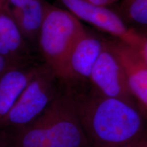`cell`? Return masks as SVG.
<instances>
[{"label":"cell","mask_w":147,"mask_h":147,"mask_svg":"<svg viewBox=\"0 0 147 147\" xmlns=\"http://www.w3.org/2000/svg\"><path fill=\"white\" fill-rule=\"evenodd\" d=\"M76 102L89 147H123L147 133L135 104L100 93Z\"/></svg>","instance_id":"6da1fadb"},{"label":"cell","mask_w":147,"mask_h":147,"mask_svg":"<svg viewBox=\"0 0 147 147\" xmlns=\"http://www.w3.org/2000/svg\"><path fill=\"white\" fill-rule=\"evenodd\" d=\"M36 71L14 67L0 76V122L15 104Z\"/></svg>","instance_id":"9c48e42d"},{"label":"cell","mask_w":147,"mask_h":147,"mask_svg":"<svg viewBox=\"0 0 147 147\" xmlns=\"http://www.w3.org/2000/svg\"><path fill=\"white\" fill-rule=\"evenodd\" d=\"M108 44L124 69L134 100L147 110V64L132 46L119 40Z\"/></svg>","instance_id":"52a82bcc"},{"label":"cell","mask_w":147,"mask_h":147,"mask_svg":"<svg viewBox=\"0 0 147 147\" xmlns=\"http://www.w3.org/2000/svg\"><path fill=\"white\" fill-rule=\"evenodd\" d=\"M136 49L138 53L144 61L147 64V35L142 34L141 35L140 40L136 47H134Z\"/></svg>","instance_id":"4fadbf2b"},{"label":"cell","mask_w":147,"mask_h":147,"mask_svg":"<svg viewBox=\"0 0 147 147\" xmlns=\"http://www.w3.org/2000/svg\"><path fill=\"white\" fill-rule=\"evenodd\" d=\"M106 42L84 32L75 43L67 61V74L70 78H89Z\"/></svg>","instance_id":"ba28073f"},{"label":"cell","mask_w":147,"mask_h":147,"mask_svg":"<svg viewBox=\"0 0 147 147\" xmlns=\"http://www.w3.org/2000/svg\"><path fill=\"white\" fill-rule=\"evenodd\" d=\"M21 32L10 16L0 13V38L14 57L21 47Z\"/></svg>","instance_id":"8fae6325"},{"label":"cell","mask_w":147,"mask_h":147,"mask_svg":"<svg viewBox=\"0 0 147 147\" xmlns=\"http://www.w3.org/2000/svg\"><path fill=\"white\" fill-rule=\"evenodd\" d=\"M56 76L48 66L36 69L21 96L0 122V147L9 138L38 119L58 95Z\"/></svg>","instance_id":"277c9868"},{"label":"cell","mask_w":147,"mask_h":147,"mask_svg":"<svg viewBox=\"0 0 147 147\" xmlns=\"http://www.w3.org/2000/svg\"><path fill=\"white\" fill-rule=\"evenodd\" d=\"M84 32L78 18L69 11L57 8L45 10L40 30V45L47 66L56 76L68 79L69 54Z\"/></svg>","instance_id":"3957f363"},{"label":"cell","mask_w":147,"mask_h":147,"mask_svg":"<svg viewBox=\"0 0 147 147\" xmlns=\"http://www.w3.org/2000/svg\"><path fill=\"white\" fill-rule=\"evenodd\" d=\"M123 10L130 23L147 29V0H124Z\"/></svg>","instance_id":"7c38bea8"},{"label":"cell","mask_w":147,"mask_h":147,"mask_svg":"<svg viewBox=\"0 0 147 147\" xmlns=\"http://www.w3.org/2000/svg\"><path fill=\"white\" fill-rule=\"evenodd\" d=\"M1 147H89L76 99L58 93L38 119Z\"/></svg>","instance_id":"7a4b0ae2"},{"label":"cell","mask_w":147,"mask_h":147,"mask_svg":"<svg viewBox=\"0 0 147 147\" xmlns=\"http://www.w3.org/2000/svg\"><path fill=\"white\" fill-rule=\"evenodd\" d=\"M45 10L40 0H33L25 8L14 11L17 23L21 32L28 35H33L41 29Z\"/></svg>","instance_id":"30bf717a"},{"label":"cell","mask_w":147,"mask_h":147,"mask_svg":"<svg viewBox=\"0 0 147 147\" xmlns=\"http://www.w3.org/2000/svg\"><path fill=\"white\" fill-rule=\"evenodd\" d=\"M69 12L78 19L83 20L111 36L136 47L142 34L128 27L120 16L108 9L87 0H61Z\"/></svg>","instance_id":"5b68a950"},{"label":"cell","mask_w":147,"mask_h":147,"mask_svg":"<svg viewBox=\"0 0 147 147\" xmlns=\"http://www.w3.org/2000/svg\"><path fill=\"white\" fill-rule=\"evenodd\" d=\"M89 2L94 3V4L102 5V6H108V5L113 4L118 0H87Z\"/></svg>","instance_id":"2e32d148"},{"label":"cell","mask_w":147,"mask_h":147,"mask_svg":"<svg viewBox=\"0 0 147 147\" xmlns=\"http://www.w3.org/2000/svg\"><path fill=\"white\" fill-rule=\"evenodd\" d=\"M33 0H9L10 4L14 7V11L19 10L25 8Z\"/></svg>","instance_id":"9a60e30c"},{"label":"cell","mask_w":147,"mask_h":147,"mask_svg":"<svg viewBox=\"0 0 147 147\" xmlns=\"http://www.w3.org/2000/svg\"><path fill=\"white\" fill-rule=\"evenodd\" d=\"M89 79L100 94L136 105L129 89L124 69L108 42L97 59Z\"/></svg>","instance_id":"8992f818"},{"label":"cell","mask_w":147,"mask_h":147,"mask_svg":"<svg viewBox=\"0 0 147 147\" xmlns=\"http://www.w3.org/2000/svg\"><path fill=\"white\" fill-rule=\"evenodd\" d=\"M1 0H0V2H1Z\"/></svg>","instance_id":"e0dca14e"},{"label":"cell","mask_w":147,"mask_h":147,"mask_svg":"<svg viewBox=\"0 0 147 147\" xmlns=\"http://www.w3.org/2000/svg\"><path fill=\"white\" fill-rule=\"evenodd\" d=\"M123 147H147V133Z\"/></svg>","instance_id":"5bb4252c"}]
</instances>
